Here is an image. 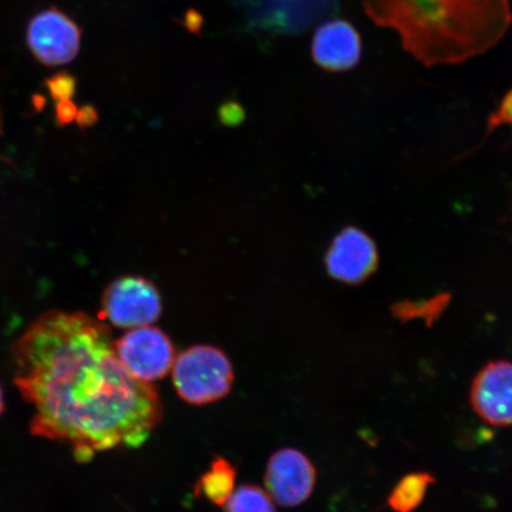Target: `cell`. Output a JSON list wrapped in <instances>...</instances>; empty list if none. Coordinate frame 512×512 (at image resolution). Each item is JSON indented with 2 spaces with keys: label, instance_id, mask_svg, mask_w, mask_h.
Returning a JSON list of instances; mask_svg holds the SVG:
<instances>
[{
  "label": "cell",
  "instance_id": "5",
  "mask_svg": "<svg viewBox=\"0 0 512 512\" xmlns=\"http://www.w3.org/2000/svg\"><path fill=\"white\" fill-rule=\"evenodd\" d=\"M114 345L121 364L139 381L162 380L174 366V345L162 330L152 326L128 331Z\"/></svg>",
  "mask_w": 512,
  "mask_h": 512
},
{
  "label": "cell",
  "instance_id": "8",
  "mask_svg": "<svg viewBox=\"0 0 512 512\" xmlns=\"http://www.w3.org/2000/svg\"><path fill=\"white\" fill-rule=\"evenodd\" d=\"M28 43L38 61L49 67L62 66L79 54L81 30L61 11L50 9L32 19Z\"/></svg>",
  "mask_w": 512,
  "mask_h": 512
},
{
  "label": "cell",
  "instance_id": "1",
  "mask_svg": "<svg viewBox=\"0 0 512 512\" xmlns=\"http://www.w3.org/2000/svg\"><path fill=\"white\" fill-rule=\"evenodd\" d=\"M12 354L16 386L35 411L31 433L72 447L78 462L142 446L162 420L156 389L128 373L110 328L87 313H44Z\"/></svg>",
  "mask_w": 512,
  "mask_h": 512
},
{
  "label": "cell",
  "instance_id": "7",
  "mask_svg": "<svg viewBox=\"0 0 512 512\" xmlns=\"http://www.w3.org/2000/svg\"><path fill=\"white\" fill-rule=\"evenodd\" d=\"M380 264L376 243L367 233L347 227L332 241L325 256L330 277L348 285H360L373 275Z\"/></svg>",
  "mask_w": 512,
  "mask_h": 512
},
{
  "label": "cell",
  "instance_id": "15",
  "mask_svg": "<svg viewBox=\"0 0 512 512\" xmlns=\"http://www.w3.org/2000/svg\"><path fill=\"white\" fill-rule=\"evenodd\" d=\"M224 507L226 512H275L271 496L255 485H241Z\"/></svg>",
  "mask_w": 512,
  "mask_h": 512
},
{
  "label": "cell",
  "instance_id": "17",
  "mask_svg": "<svg viewBox=\"0 0 512 512\" xmlns=\"http://www.w3.org/2000/svg\"><path fill=\"white\" fill-rule=\"evenodd\" d=\"M509 125L512 127V89L504 96L501 105L490 115L488 128L485 137H489L499 126Z\"/></svg>",
  "mask_w": 512,
  "mask_h": 512
},
{
  "label": "cell",
  "instance_id": "21",
  "mask_svg": "<svg viewBox=\"0 0 512 512\" xmlns=\"http://www.w3.org/2000/svg\"><path fill=\"white\" fill-rule=\"evenodd\" d=\"M4 411V395H3V389L0 387V415H2Z\"/></svg>",
  "mask_w": 512,
  "mask_h": 512
},
{
  "label": "cell",
  "instance_id": "4",
  "mask_svg": "<svg viewBox=\"0 0 512 512\" xmlns=\"http://www.w3.org/2000/svg\"><path fill=\"white\" fill-rule=\"evenodd\" d=\"M162 313V299L155 285L139 277H124L107 287L101 317L120 329L155 323Z\"/></svg>",
  "mask_w": 512,
  "mask_h": 512
},
{
  "label": "cell",
  "instance_id": "12",
  "mask_svg": "<svg viewBox=\"0 0 512 512\" xmlns=\"http://www.w3.org/2000/svg\"><path fill=\"white\" fill-rule=\"evenodd\" d=\"M435 478L428 472H414L403 477L388 497V505L395 512H413L418 509Z\"/></svg>",
  "mask_w": 512,
  "mask_h": 512
},
{
  "label": "cell",
  "instance_id": "13",
  "mask_svg": "<svg viewBox=\"0 0 512 512\" xmlns=\"http://www.w3.org/2000/svg\"><path fill=\"white\" fill-rule=\"evenodd\" d=\"M235 477L234 467L226 459L216 458L198 482V491L211 503L224 505L234 492Z\"/></svg>",
  "mask_w": 512,
  "mask_h": 512
},
{
  "label": "cell",
  "instance_id": "14",
  "mask_svg": "<svg viewBox=\"0 0 512 512\" xmlns=\"http://www.w3.org/2000/svg\"><path fill=\"white\" fill-rule=\"evenodd\" d=\"M448 302H450V297L447 294H441V296L421 300V302H402L396 304L392 307V311L393 315L400 319L401 322L424 319L427 326H431L443 315Z\"/></svg>",
  "mask_w": 512,
  "mask_h": 512
},
{
  "label": "cell",
  "instance_id": "16",
  "mask_svg": "<svg viewBox=\"0 0 512 512\" xmlns=\"http://www.w3.org/2000/svg\"><path fill=\"white\" fill-rule=\"evenodd\" d=\"M48 88L54 99L70 100L76 91V81L72 75L60 73L48 80Z\"/></svg>",
  "mask_w": 512,
  "mask_h": 512
},
{
  "label": "cell",
  "instance_id": "2",
  "mask_svg": "<svg viewBox=\"0 0 512 512\" xmlns=\"http://www.w3.org/2000/svg\"><path fill=\"white\" fill-rule=\"evenodd\" d=\"M377 27L394 30L425 67L458 64L497 46L512 23L510 0H362Z\"/></svg>",
  "mask_w": 512,
  "mask_h": 512
},
{
  "label": "cell",
  "instance_id": "3",
  "mask_svg": "<svg viewBox=\"0 0 512 512\" xmlns=\"http://www.w3.org/2000/svg\"><path fill=\"white\" fill-rule=\"evenodd\" d=\"M172 381L179 398L204 406L226 398L233 387L234 369L221 349L194 345L175 358Z\"/></svg>",
  "mask_w": 512,
  "mask_h": 512
},
{
  "label": "cell",
  "instance_id": "6",
  "mask_svg": "<svg viewBox=\"0 0 512 512\" xmlns=\"http://www.w3.org/2000/svg\"><path fill=\"white\" fill-rule=\"evenodd\" d=\"M317 471L303 452L283 448L275 452L267 464L265 485L268 495L281 507L293 508L312 495Z\"/></svg>",
  "mask_w": 512,
  "mask_h": 512
},
{
  "label": "cell",
  "instance_id": "19",
  "mask_svg": "<svg viewBox=\"0 0 512 512\" xmlns=\"http://www.w3.org/2000/svg\"><path fill=\"white\" fill-rule=\"evenodd\" d=\"M183 24L184 27L187 28L190 32L200 34L203 24V17L200 12L196 10H189L184 16Z\"/></svg>",
  "mask_w": 512,
  "mask_h": 512
},
{
  "label": "cell",
  "instance_id": "18",
  "mask_svg": "<svg viewBox=\"0 0 512 512\" xmlns=\"http://www.w3.org/2000/svg\"><path fill=\"white\" fill-rule=\"evenodd\" d=\"M57 120L60 124H69L76 120L78 115V108L74 105V102L70 100L59 101L56 106Z\"/></svg>",
  "mask_w": 512,
  "mask_h": 512
},
{
  "label": "cell",
  "instance_id": "10",
  "mask_svg": "<svg viewBox=\"0 0 512 512\" xmlns=\"http://www.w3.org/2000/svg\"><path fill=\"white\" fill-rule=\"evenodd\" d=\"M362 40L358 31L344 19L319 25L312 41V57L328 72H347L361 61Z\"/></svg>",
  "mask_w": 512,
  "mask_h": 512
},
{
  "label": "cell",
  "instance_id": "9",
  "mask_svg": "<svg viewBox=\"0 0 512 512\" xmlns=\"http://www.w3.org/2000/svg\"><path fill=\"white\" fill-rule=\"evenodd\" d=\"M470 403L480 419L495 427L512 426V362L492 361L480 369L470 388Z\"/></svg>",
  "mask_w": 512,
  "mask_h": 512
},
{
  "label": "cell",
  "instance_id": "11",
  "mask_svg": "<svg viewBox=\"0 0 512 512\" xmlns=\"http://www.w3.org/2000/svg\"><path fill=\"white\" fill-rule=\"evenodd\" d=\"M341 0H275L272 28L281 34H299L335 15Z\"/></svg>",
  "mask_w": 512,
  "mask_h": 512
},
{
  "label": "cell",
  "instance_id": "20",
  "mask_svg": "<svg viewBox=\"0 0 512 512\" xmlns=\"http://www.w3.org/2000/svg\"><path fill=\"white\" fill-rule=\"evenodd\" d=\"M76 120L82 127H86L89 125H93L96 120H98V114L92 106L83 107L82 110L78 111V115H76Z\"/></svg>",
  "mask_w": 512,
  "mask_h": 512
}]
</instances>
